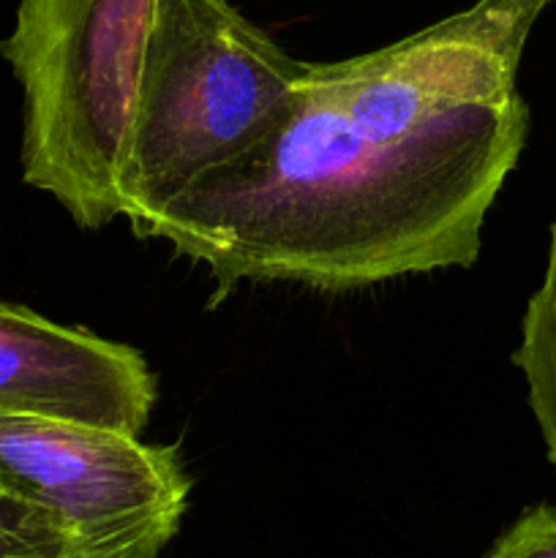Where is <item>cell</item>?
Masks as SVG:
<instances>
[{"instance_id":"6da1fadb","label":"cell","mask_w":556,"mask_h":558,"mask_svg":"<svg viewBox=\"0 0 556 558\" xmlns=\"http://www.w3.org/2000/svg\"><path fill=\"white\" fill-rule=\"evenodd\" d=\"M551 0H478L407 38L309 63L287 118L169 202L145 240L243 281L349 292L472 267L529 134L518 65Z\"/></svg>"},{"instance_id":"7a4b0ae2","label":"cell","mask_w":556,"mask_h":558,"mask_svg":"<svg viewBox=\"0 0 556 558\" xmlns=\"http://www.w3.org/2000/svg\"><path fill=\"white\" fill-rule=\"evenodd\" d=\"M309 74L229 0H156L129 145L120 216L145 240L189 185L281 125Z\"/></svg>"},{"instance_id":"3957f363","label":"cell","mask_w":556,"mask_h":558,"mask_svg":"<svg viewBox=\"0 0 556 558\" xmlns=\"http://www.w3.org/2000/svg\"><path fill=\"white\" fill-rule=\"evenodd\" d=\"M153 11L156 0H20L0 41L25 101L22 178L82 229L120 216Z\"/></svg>"},{"instance_id":"277c9868","label":"cell","mask_w":556,"mask_h":558,"mask_svg":"<svg viewBox=\"0 0 556 558\" xmlns=\"http://www.w3.org/2000/svg\"><path fill=\"white\" fill-rule=\"evenodd\" d=\"M0 488L52 512L82 558H161L189 510L191 480L178 447L0 412Z\"/></svg>"},{"instance_id":"5b68a950","label":"cell","mask_w":556,"mask_h":558,"mask_svg":"<svg viewBox=\"0 0 556 558\" xmlns=\"http://www.w3.org/2000/svg\"><path fill=\"white\" fill-rule=\"evenodd\" d=\"M153 407L156 376L136 349L0 300V412L140 436Z\"/></svg>"},{"instance_id":"8992f818","label":"cell","mask_w":556,"mask_h":558,"mask_svg":"<svg viewBox=\"0 0 556 558\" xmlns=\"http://www.w3.org/2000/svg\"><path fill=\"white\" fill-rule=\"evenodd\" d=\"M512 363L529 387V407L543 434L548 461L556 469V221L551 227L548 265L543 283L529 298Z\"/></svg>"},{"instance_id":"52a82bcc","label":"cell","mask_w":556,"mask_h":558,"mask_svg":"<svg viewBox=\"0 0 556 558\" xmlns=\"http://www.w3.org/2000/svg\"><path fill=\"white\" fill-rule=\"evenodd\" d=\"M0 558H82L58 518L0 488Z\"/></svg>"},{"instance_id":"ba28073f","label":"cell","mask_w":556,"mask_h":558,"mask_svg":"<svg viewBox=\"0 0 556 558\" xmlns=\"http://www.w3.org/2000/svg\"><path fill=\"white\" fill-rule=\"evenodd\" d=\"M485 558H556V507L534 505L523 510Z\"/></svg>"}]
</instances>
